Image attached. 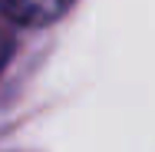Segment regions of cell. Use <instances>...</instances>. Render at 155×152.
<instances>
[{
  "instance_id": "obj_1",
  "label": "cell",
  "mask_w": 155,
  "mask_h": 152,
  "mask_svg": "<svg viewBox=\"0 0 155 152\" xmlns=\"http://www.w3.org/2000/svg\"><path fill=\"white\" fill-rule=\"evenodd\" d=\"M76 0H0L3 13L23 27H46L56 23L63 13H69Z\"/></svg>"
},
{
  "instance_id": "obj_2",
  "label": "cell",
  "mask_w": 155,
  "mask_h": 152,
  "mask_svg": "<svg viewBox=\"0 0 155 152\" xmlns=\"http://www.w3.org/2000/svg\"><path fill=\"white\" fill-rule=\"evenodd\" d=\"M7 53H10V36H7V33L0 30V66L7 63Z\"/></svg>"
}]
</instances>
